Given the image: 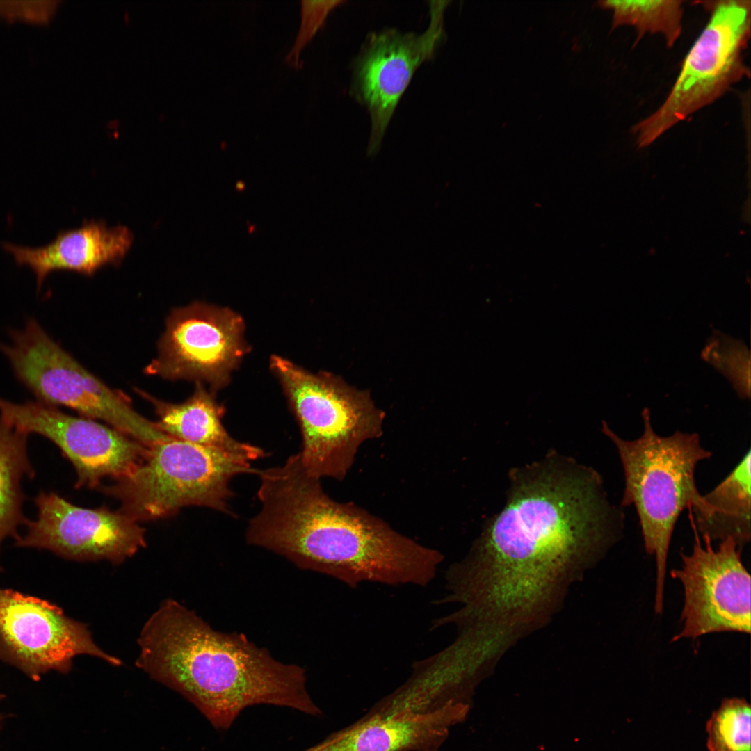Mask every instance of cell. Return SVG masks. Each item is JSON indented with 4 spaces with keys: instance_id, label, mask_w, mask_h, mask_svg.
Here are the masks:
<instances>
[{
    "instance_id": "obj_4",
    "label": "cell",
    "mask_w": 751,
    "mask_h": 751,
    "mask_svg": "<svg viewBox=\"0 0 751 751\" xmlns=\"http://www.w3.org/2000/svg\"><path fill=\"white\" fill-rule=\"evenodd\" d=\"M643 433L633 440L621 438L603 423L602 431L617 449L624 476L622 506L636 510L646 551L655 556L656 585L654 609L661 613L665 567L677 520L691 509L695 521L711 509L697 487V465L711 455L696 433L677 431L661 436L653 429L650 412H642Z\"/></svg>"
},
{
    "instance_id": "obj_17",
    "label": "cell",
    "mask_w": 751,
    "mask_h": 751,
    "mask_svg": "<svg viewBox=\"0 0 751 751\" xmlns=\"http://www.w3.org/2000/svg\"><path fill=\"white\" fill-rule=\"evenodd\" d=\"M137 391L154 408L157 428L173 439L243 454L254 461L266 455L262 449L239 442L227 433L222 423L223 407L203 383L196 382L193 394L179 403L162 401L140 389Z\"/></svg>"
},
{
    "instance_id": "obj_10",
    "label": "cell",
    "mask_w": 751,
    "mask_h": 751,
    "mask_svg": "<svg viewBox=\"0 0 751 751\" xmlns=\"http://www.w3.org/2000/svg\"><path fill=\"white\" fill-rule=\"evenodd\" d=\"M79 654L121 664L97 647L86 625L67 617L57 605L0 588L1 660L37 681L50 670L67 672Z\"/></svg>"
},
{
    "instance_id": "obj_8",
    "label": "cell",
    "mask_w": 751,
    "mask_h": 751,
    "mask_svg": "<svg viewBox=\"0 0 751 751\" xmlns=\"http://www.w3.org/2000/svg\"><path fill=\"white\" fill-rule=\"evenodd\" d=\"M16 376L38 401L102 420L145 446L168 438L155 422L134 409L127 396L88 371L49 335L39 336L25 346Z\"/></svg>"
},
{
    "instance_id": "obj_16",
    "label": "cell",
    "mask_w": 751,
    "mask_h": 751,
    "mask_svg": "<svg viewBox=\"0 0 751 751\" xmlns=\"http://www.w3.org/2000/svg\"><path fill=\"white\" fill-rule=\"evenodd\" d=\"M134 240L127 227H108L100 221L84 223L80 227L60 231L49 243L38 248L1 243L19 266H28L35 275L39 290L46 277L57 270L91 275L105 264L120 261Z\"/></svg>"
},
{
    "instance_id": "obj_2",
    "label": "cell",
    "mask_w": 751,
    "mask_h": 751,
    "mask_svg": "<svg viewBox=\"0 0 751 751\" xmlns=\"http://www.w3.org/2000/svg\"><path fill=\"white\" fill-rule=\"evenodd\" d=\"M261 509L246 531L251 544L285 557L300 569L350 586L362 581L428 584L443 556L351 503L331 499L308 474L299 453L260 470Z\"/></svg>"
},
{
    "instance_id": "obj_12",
    "label": "cell",
    "mask_w": 751,
    "mask_h": 751,
    "mask_svg": "<svg viewBox=\"0 0 751 751\" xmlns=\"http://www.w3.org/2000/svg\"><path fill=\"white\" fill-rule=\"evenodd\" d=\"M0 418L27 435L54 442L74 467L77 487H95L106 477L129 476L149 449L111 426L70 416L38 401L20 404L0 398Z\"/></svg>"
},
{
    "instance_id": "obj_5",
    "label": "cell",
    "mask_w": 751,
    "mask_h": 751,
    "mask_svg": "<svg viewBox=\"0 0 751 751\" xmlns=\"http://www.w3.org/2000/svg\"><path fill=\"white\" fill-rule=\"evenodd\" d=\"M270 362L299 425L304 468L318 479H344L362 445L382 435L383 412L366 392L334 376L310 373L280 356Z\"/></svg>"
},
{
    "instance_id": "obj_7",
    "label": "cell",
    "mask_w": 751,
    "mask_h": 751,
    "mask_svg": "<svg viewBox=\"0 0 751 751\" xmlns=\"http://www.w3.org/2000/svg\"><path fill=\"white\" fill-rule=\"evenodd\" d=\"M711 3L709 21L686 55L667 98L631 129L640 147L713 103L748 74L744 54L750 36V1Z\"/></svg>"
},
{
    "instance_id": "obj_3",
    "label": "cell",
    "mask_w": 751,
    "mask_h": 751,
    "mask_svg": "<svg viewBox=\"0 0 751 751\" xmlns=\"http://www.w3.org/2000/svg\"><path fill=\"white\" fill-rule=\"evenodd\" d=\"M138 668L187 697L218 729H227L255 704L318 716L305 670L284 663L244 634L214 630L195 612L166 600L138 638Z\"/></svg>"
},
{
    "instance_id": "obj_18",
    "label": "cell",
    "mask_w": 751,
    "mask_h": 751,
    "mask_svg": "<svg viewBox=\"0 0 751 751\" xmlns=\"http://www.w3.org/2000/svg\"><path fill=\"white\" fill-rule=\"evenodd\" d=\"M750 450L732 472L704 496L711 512L693 522L702 538L711 542L731 538L741 548L750 540Z\"/></svg>"
},
{
    "instance_id": "obj_23",
    "label": "cell",
    "mask_w": 751,
    "mask_h": 751,
    "mask_svg": "<svg viewBox=\"0 0 751 751\" xmlns=\"http://www.w3.org/2000/svg\"><path fill=\"white\" fill-rule=\"evenodd\" d=\"M4 697H5V695H3V694H0V702H1V700H3V698H4ZM3 719H4V717H3V714L0 713V729H1V725H2V722H3Z\"/></svg>"
},
{
    "instance_id": "obj_20",
    "label": "cell",
    "mask_w": 751,
    "mask_h": 751,
    "mask_svg": "<svg viewBox=\"0 0 751 751\" xmlns=\"http://www.w3.org/2000/svg\"><path fill=\"white\" fill-rule=\"evenodd\" d=\"M597 3L612 11V29L622 26L635 28L636 42L647 33L659 34L671 47L681 33L682 1L604 0Z\"/></svg>"
},
{
    "instance_id": "obj_13",
    "label": "cell",
    "mask_w": 751,
    "mask_h": 751,
    "mask_svg": "<svg viewBox=\"0 0 751 751\" xmlns=\"http://www.w3.org/2000/svg\"><path fill=\"white\" fill-rule=\"evenodd\" d=\"M38 515L15 545L49 550L78 560L120 563L145 546V530L122 511L75 506L54 492L35 499Z\"/></svg>"
},
{
    "instance_id": "obj_21",
    "label": "cell",
    "mask_w": 751,
    "mask_h": 751,
    "mask_svg": "<svg viewBox=\"0 0 751 751\" xmlns=\"http://www.w3.org/2000/svg\"><path fill=\"white\" fill-rule=\"evenodd\" d=\"M751 710L743 698L722 700L706 725L709 751H751Z\"/></svg>"
},
{
    "instance_id": "obj_11",
    "label": "cell",
    "mask_w": 751,
    "mask_h": 751,
    "mask_svg": "<svg viewBox=\"0 0 751 751\" xmlns=\"http://www.w3.org/2000/svg\"><path fill=\"white\" fill-rule=\"evenodd\" d=\"M694 530L690 555L682 554V566L670 572L684 591V627L672 640L695 639L714 632L750 633V576L743 565L741 549L727 538L718 548Z\"/></svg>"
},
{
    "instance_id": "obj_6",
    "label": "cell",
    "mask_w": 751,
    "mask_h": 751,
    "mask_svg": "<svg viewBox=\"0 0 751 751\" xmlns=\"http://www.w3.org/2000/svg\"><path fill=\"white\" fill-rule=\"evenodd\" d=\"M252 461L243 454L170 438L149 446L131 474L102 490L136 522L166 517L188 506L232 515L230 481L242 474H257Z\"/></svg>"
},
{
    "instance_id": "obj_15",
    "label": "cell",
    "mask_w": 751,
    "mask_h": 751,
    "mask_svg": "<svg viewBox=\"0 0 751 751\" xmlns=\"http://www.w3.org/2000/svg\"><path fill=\"white\" fill-rule=\"evenodd\" d=\"M469 709L449 703L426 713H366L304 751H439L451 727L465 719Z\"/></svg>"
},
{
    "instance_id": "obj_1",
    "label": "cell",
    "mask_w": 751,
    "mask_h": 751,
    "mask_svg": "<svg viewBox=\"0 0 751 751\" xmlns=\"http://www.w3.org/2000/svg\"><path fill=\"white\" fill-rule=\"evenodd\" d=\"M590 470L551 464L517 478L460 568V612L510 644L546 624L608 542V506Z\"/></svg>"
},
{
    "instance_id": "obj_22",
    "label": "cell",
    "mask_w": 751,
    "mask_h": 751,
    "mask_svg": "<svg viewBox=\"0 0 751 751\" xmlns=\"http://www.w3.org/2000/svg\"><path fill=\"white\" fill-rule=\"evenodd\" d=\"M341 1L305 0L301 3V22L296 40L286 58V62L294 67L300 66V55L306 44L324 23L328 13Z\"/></svg>"
},
{
    "instance_id": "obj_14",
    "label": "cell",
    "mask_w": 751,
    "mask_h": 751,
    "mask_svg": "<svg viewBox=\"0 0 751 751\" xmlns=\"http://www.w3.org/2000/svg\"><path fill=\"white\" fill-rule=\"evenodd\" d=\"M449 1H431L430 24L420 35L394 29L372 34L354 67L353 91L371 122L369 154L378 152L397 104L417 70L434 55L444 36Z\"/></svg>"
},
{
    "instance_id": "obj_9",
    "label": "cell",
    "mask_w": 751,
    "mask_h": 751,
    "mask_svg": "<svg viewBox=\"0 0 751 751\" xmlns=\"http://www.w3.org/2000/svg\"><path fill=\"white\" fill-rule=\"evenodd\" d=\"M244 328L241 316L229 308L199 302L176 308L145 372L221 388L248 351Z\"/></svg>"
},
{
    "instance_id": "obj_19",
    "label": "cell",
    "mask_w": 751,
    "mask_h": 751,
    "mask_svg": "<svg viewBox=\"0 0 751 751\" xmlns=\"http://www.w3.org/2000/svg\"><path fill=\"white\" fill-rule=\"evenodd\" d=\"M28 435L0 418V547L8 537L15 540L17 528L27 521L21 484L24 476L35 474L27 453Z\"/></svg>"
}]
</instances>
